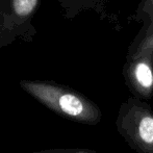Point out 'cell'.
Instances as JSON below:
<instances>
[{
	"mask_svg": "<svg viewBox=\"0 0 153 153\" xmlns=\"http://www.w3.org/2000/svg\"><path fill=\"white\" fill-rule=\"evenodd\" d=\"M17 40H18V36L6 27L3 18L0 14V48L8 46Z\"/></svg>",
	"mask_w": 153,
	"mask_h": 153,
	"instance_id": "cell-8",
	"label": "cell"
},
{
	"mask_svg": "<svg viewBox=\"0 0 153 153\" xmlns=\"http://www.w3.org/2000/svg\"><path fill=\"white\" fill-rule=\"evenodd\" d=\"M116 127L127 145L137 153H153V108L129 97L120 105Z\"/></svg>",
	"mask_w": 153,
	"mask_h": 153,
	"instance_id": "cell-2",
	"label": "cell"
},
{
	"mask_svg": "<svg viewBox=\"0 0 153 153\" xmlns=\"http://www.w3.org/2000/svg\"><path fill=\"white\" fill-rule=\"evenodd\" d=\"M41 0H0V14L4 24L23 42H32L36 33L32 24Z\"/></svg>",
	"mask_w": 153,
	"mask_h": 153,
	"instance_id": "cell-3",
	"label": "cell"
},
{
	"mask_svg": "<svg viewBox=\"0 0 153 153\" xmlns=\"http://www.w3.org/2000/svg\"><path fill=\"white\" fill-rule=\"evenodd\" d=\"M59 4L62 15L67 19H74L85 10H93L102 16L111 0H54Z\"/></svg>",
	"mask_w": 153,
	"mask_h": 153,
	"instance_id": "cell-5",
	"label": "cell"
},
{
	"mask_svg": "<svg viewBox=\"0 0 153 153\" xmlns=\"http://www.w3.org/2000/svg\"><path fill=\"white\" fill-rule=\"evenodd\" d=\"M20 87L38 102L65 119L91 126L102 120V111L96 103L67 85L51 80L23 79Z\"/></svg>",
	"mask_w": 153,
	"mask_h": 153,
	"instance_id": "cell-1",
	"label": "cell"
},
{
	"mask_svg": "<svg viewBox=\"0 0 153 153\" xmlns=\"http://www.w3.org/2000/svg\"><path fill=\"white\" fill-rule=\"evenodd\" d=\"M153 53V16L143 24V27L130 44L126 59H135Z\"/></svg>",
	"mask_w": 153,
	"mask_h": 153,
	"instance_id": "cell-6",
	"label": "cell"
},
{
	"mask_svg": "<svg viewBox=\"0 0 153 153\" xmlns=\"http://www.w3.org/2000/svg\"><path fill=\"white\" fill-rule=\"evenodd\" d=\"M123 76L132 97L149 100L153 97V53L126 59Z\"/></svg>",
	"mask_w": 153,
	"mask_h": 153,
	"instance_id": "cell-4",
	"label": "cell"
},
{
	"mask_svg": "<svg viewBox=\"0 0 153 153\" xmlns=\"http://www.w3.org/2000/svg\"><path fill=\"white\" fill-rule=\"evenodd\" d=\"M32 153H97L92 149H83V148H66V149H49L43 151L32 152Z\"/></svg>",
	"mask_w": 153,
	"mask_h": 153,
	"instance_id": "cell-9",
	"label": "cell"
},
{
	"mask_svg": "<svg viewBox=\"0 0 153 153\" xmlns=\"http://www.w3.org/2000/svg\"><path fill=\"white\" fill-rule=\"evenodd\" d=\"M153 16V0H141L131 19L144 23Z\"/></svg>",
	"mask_w": 153,
	"mask_h": 153,
	"instance_id": "cell-7",
	"label": "cell"
}]
</instances>
